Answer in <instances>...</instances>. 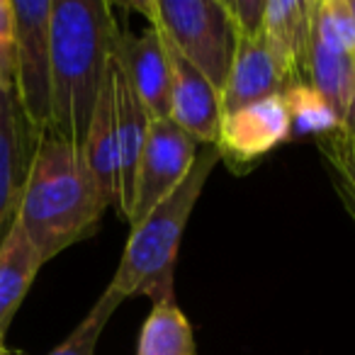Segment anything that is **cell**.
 <instances>
[{
  "label": "cell",
  "instance_id": "6da1fadb",
  "mask_svg": "<svg viewBox=\"0 0 355 355\" xmlns=\"http://www.w3.org/2000/svg\"><path fill=\"white\" fill-rule=\"evenodd\" d=\"M119 32L110 3L51 0L49 134L83 146Z\"/></svg>",
  "mask_w": 355,
  "mask_h": 355
},
{
  "label": "cell",
  "instance_id": "7a4b0ae2",
  "mask_svg": "<svg viewBox=\"0 0 355 355\" xmlns=\"http://www.w3.org/2000/svg\"><path fill=\"white\" fill-rule=\"evenodd\" d=\"M110 209L80 146L44 132L27 173L17 224L49 263L90 239Z\"/></svg>",
  "mask_w": 355,
  "mask_h": 355
},
{
  "label": "cell",
  "instance_id": "3957f363",
  "mask_svg": "<svg viewBox=\"0 0 355 355\" xmlns=\"http://www.w3.org/2000/svg\"><path fill=\"white\" fill-rule=\"evenodd\" d=\"M219 161L217 148L202 146L183 183L132 227L117 272L107 285L122 300L148 297L151 304L175 300L178 248L190 214Z\"/></svg>",
  "mask_w": 355,
  "mask_h": 355
},
{
  "label": "cell",
  "instance_id": "277c9868",
  "mask_svg": "<svg viewBox=\"0 0 355 355\" xmlns=\"http://www.w3.org/2000/svg\"><path fill=\"white\" fill-rule=\"evenodd\" d=\"M306 83L334 107L345 137H355V20L350 0H311Z\"/></svg>",
  "mask_w": 355,
  "mask_h": 355
},
{
  "label": "cell",
  "instance_id": "5b68a950",
  "mask_svg": "<svg viewBox=\"0 0 355 355\" xmlns=\"http://www.w3.org/2000/svg\"><path fill=\"white\" fill-rule=\"evenodd\" d=\"M129 8L146 15L151 27L161 30L217 93H222L236 49V35L222 0H148Z\"/></svg>",
  "mask_w": 355,
  "mask_h": 355
},
{
  "label": "cell",
  "instance_id": "8992f818",
  "mask_svg": "<svg viewBox=\"0 0 355 355\" xmlns=\"http://www.w3.org/2000/svg\"><path fill=\"white\" fill-rule=\"evenodd\" d=\"M15 8V85L27 122L40 134L51 122V0H12Z\"/></svg>",
  "mask_w": 355,
  "mask_h": 355
},
{
  "label": "cell",
  "instance_id": "52a82bcc",
  "mask_svg": "<svg viewBox=\"0 0 355 355\" xmlns=\"http://www.w3.org/2000/svg\"><path fill=\"white\" fill-rule=\"evenodd\" d=\"M200 144L173 119H151L134 173L132 205L127 222H141L161 200H166L190 173Z\"/></svg>",
  "mask_w": 355,
  "mask_h": 355
},
{
  "label": "cell",
  "instance_id": "ba28073f",
  "mask_svg": "<svg viewBox=\"0 0 355 355\" xmlns=\"http://www.w3.org/2000/svg\"><path fill=\"white\" fill-rule=\"evenodd\" d=\"M290 139V112L282 95L222 114L214 148L236 175L256 168L272 148Z\"/></svg>",
  "mask_w": 355,
  "mask_h": 355
},
{
  "label": "cell",
  "instance_id": "9c48e42d",
  "mask_svg": "<svg viewBox=\"0 0 355 355\" xmlns=\"http://www.w3.org/2000/svg\"><path fill=\"white\" fill-rule=\"evenodd\" d=\"M42 134L27 122L12 90H0V246L17 224L27 173Z\"/></svg>",
  "mask_w": 355,
  "mask_h": 355
},
{
  "label": "cell",
  "instance_id": "30bf717a",
  "mask_svg": "<svg viewBox=\"0 0 355 355\" xmlns=\"http://www.w3.org/2000/svg\"><path fill=\"white\" fill-rule=\"evenodd\" d=\"M163 40L171 64V117L180 129L190 134L202 146H214L219 132V93L180 51L173 46V42L156 30Z\"/></svg>",
  "mask_w": 355,
  "mask_h": 355
},
{
  "label": "cell",
  "instance_id": "8fae6325",
  "mask_svg": "<svg viewBox=\"0 0 355 355\" xmlns=\"http://www.w3.org/2000/svg\"><path fill=\"white\" fill-rule=\"evenodd\" d=\"M311 0H268L263 17V44L280 69L285 85L306 83Z\"/></svg>",
  "mask_w": 355,
  "mask_h": 355
},
{
  "label": "cell",
  "instance_id": "7c38bea8",
  "mask_svg": "<svg viewBox=\"0 0 355 355\" xmlns=\"http://www.w3.org/2000/svg\"><path fill=\"white\" fill-rule=\"evenodd\" d=\"M119 51H122L124 69L129 73L134 93L139 95L148 117L168 119L171 117V64L156 27H148L137 37L122 30Z\"/></svg>",
  "mask_w": 355,
  "mask_h": 355
},
{
  "label": "cell",
  "instance_id": "4fadbf2b",
  "mask_svg": "<svg viewBox=\"0 0 355 355\" xmlns=\"http://www.w3.org/2000/svg\"><path fill=\"white\" fill-rule=\"evenodd\" d=\"M287 90L285 78L275 66L272 56L268 54L261 40H241L236 37L232 69H229L227 83L219 93V107L222 114L241 110L246 105L261 103L270 95H282Z\"/></svg>",
  "mask_w": 355,
  "mask_h": 355
},
{
  "label": "cell",
  "instance_id": "5bb4252c",
  "mask_svg": "<svg viewBox=\"0 0 355 355\" xmlns=\"http://www.w3.org/2000/svg\"><path fill=\"white\" fill-rule=\"evenodd\" d=\"M83 158L93 173L103 198L107 200L110 209L122 219V175H119V144H117V122H114V93L110 78V64L105 73L103 93L95 105L88 134L80 146Z\"/></svg>",
  "mask_w": 355,
  "mask_h": 355
},
{
  "label": "cell",
  "instance_id": "9a60e30c",
  "mask_svg": "<svg viewBox=\"0 0 355 355\" xmlns=\"http://www.w3.org/2000/svg\"><path fill=\"white\" fill-rule=\"evenodd\" d=\"M42 266L44 261L37 248L25 236L20 224H15L10 236L0 246V340H6L8 329Z\"/></svg>",
  "mask_w": 355,
  "mask_h": 355
},
{
  "label": "cell",
  "instance_id": "2e32d148",
  "mask_svg": "<svg viewBox=\"0 0 355 355\" xmlns=\"http://www.w3.org/2000/svg\"><path fill=\"white\" fill-rule=\"evenodd\" d=\"M195 334L175 300L151 306L139 334L137 355H195Z\"/></svg>",
  "mask_w": 355,
  "mask_h": 355
},
{
  "label": "cell",
  "instance_id": "e0dca14e",
  "mask_svg": "<svg viewBox=\"0 0 355 355\" xmlns=\"http://www.w3.org/2000/svg\"><path fill=\"white\" fill-rule=\"evenodd\" d=\"M282 98H285L287 112H290V139L314 137L316 141V139L340 132V122L334 107L309 83L292 85L282 93Z\"/></svg>",
  "mask_w": 355,
  "mask_h": 355
},
{
  "label": "cell",
  "instance_id": "ac0fdd59",
  "mask_svg": "<svg viewBox=\"0 0 355 355\" xmlns=\"http://www.w3.org/2000/svg\"><path fill=\"white\" fill-rule=\"evenodd\" d=\"M122 297L117 292H112L110 287H105V292L98 297L90 311L85 314V319L66 336V340H61L49 355H95L98 340L103 336L107 321L112 319V314L117 311V306L122 304Z\"/></svg>",
  "mask_w": 355,
  "mask_h": 355
},
{
  "label": "cell",
  "instance_id": "d6986e66",
  "mask_svg": "<svg viewBox=\"0 0 355 355\" xmlns=\"http://www.w3.org/2000/svg\"><path fill=\"white\" fill-rule=\"evenodd\" d=\"M331 171V180L343 205H355V137L336 132L331 137L316 139Z\"/></svg>",
  "mask_w": 355,
  "mask_h": 355
},
{
  "label": "cell",
  "instance_id": "ffe728a7",
  "mask_svg": "<svg viewBox=\"0 0 355 355\" xmlns=\"http://www.w3.org/2000/svg\"><path fill=\"white\" fill-rule=\"evenodd\" d=\"M268 0H222L232 30L241 40H261Z\"/></svg>",
  "mask_w": 355,
  "mask_h": 355
},
{
  "label": "cell",
  "instance_id": "44dd1931",
  "mask_svg": "<svg viewBox=\"0 0 355 355\" xmlns=\"http://www.w3.org/2000/svg\"><path fill=\"white\" fill-rule=\"evenodd\" d=\"M15 8L12 0H0V90L15 85Z\"/></svg>",
  "mask_w": 355,
  "mask_h": 355
},
{
  "label": "cell",
  "instance_id": "7402d4cb",
  "mask_svg": "<svg viewBox=\"0 0 355 355\" xmlns=\"http://www.w3.org/2000/svg\"><path fill=\"white\" fill-rule=\"evenodd\" d=\"M0 355H20V353H12V350L6 345V340H0Z\"/></svg>",
  "mask_w": 355,
  "mask_h": 355
},
{
  "label": "cell",
  "instance_id": "603a6c76",
  "mask_svg": "<svg viewBox=\"0 0 355 355\" xmlns=\"http://www.w3.org/2000/svg\"><path fill=\"white\" fill-rule=\"evenodd\" d=\"M345 209H348V214H350V219L355 222V205H343Z\"/></svg>",
  "mask_w": 355,
  "mask_h": 355
}]
</instances>
